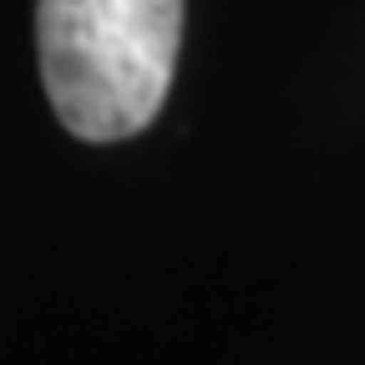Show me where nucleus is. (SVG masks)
<instances>
[{
  "label": "nucleus",
  "instance_id": "1",
  "mask_svg": "<svg viewBox=\"0 0 365 365\" xmlns=\"http://www.w3.org/2000/svg\"><path fill=\"white\" fill-rule=\"evenodd\" d=\"M182 0H41L36 51L61 127L81 143L137 137L168 102Z\"/></svg>",
  "mask_w": 365,
  "mask_h": 365
}]
</instances>
